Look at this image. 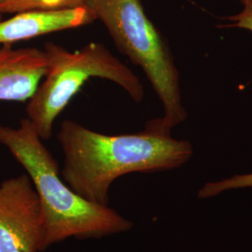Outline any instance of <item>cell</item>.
I'll use <instances>...</instances> for the list:
<instances>
[{
	"label": "cell",
	"instance_id": "1",
	"mask_svg": "<svg viewBox=\"0 0 252 252\" xmlns=\"http://www.w3.org/2000/svg\"><path fill=\"white\" fill-rule=\"evenodd\" d=\"M57 139L64 158L62 179L82 198L100 206H108L109 189L120 177L176 169L193 156L190 142L174 138L159 119L141 132L116 135L65 120Z\"/></svg>",
	"mask_w": 252,
	"mask_h": 252
},
{
	"label": "cell",
	"instance_id": "12",
	"mask_svg": "<svg viewBox=\"0 0 252 252\" xmlns=\"http://www.w3.org/2000/svg\"><path fill=\"white\" fill-rule=\"evenodd\" d=\"M0 20H2V14L0 13Z\"/></svg>",
	"mask_w": 252,
	"mask_h": 252
},
{
	"label": "cell",
	"instance_id": "8",
	"mask_svg": "<svg viewBox=\"0 0 252 252\" xmlns=\"http://www.w3.org/2000/svg\"><path fill=\"white\" fill-rule=\"evenodd\" d=\"M85 2L86 0H0V13L73 9L84 6Z\"/></svg>",
	"mask_w": 252,
	"mask_h": 252
},
{
	"label": "cell",
	"instance_id": "6",
	"mask_svg": "<svg viewBox=\"0 0 252 252\" xmlns=\"http://www.w3.org/2000/svg\"><path fill=\"white\" fill-rule=\"evenodd\" d=\"M47 59L37 48H0V101L25 102L31 98L45 76Z\"/></svg>",
	"mask_w": 252,
	"mask_h": 252
},
{
	"label": "cell",
	"instance_id": "5",
	"mask_svg": "<svg viewBox=\"0 0 252 252\" xmlns=\"http://www.w3.org/2000/svg\"><path fill=\"white\" fill-rule=\"evenodd\" d=\"M45 223L27 174L0 184V252H43Z\"/></svg>",
	"mask_w": 252,
	"mask_h": 252
},
{
	"label": "cell",
	"instance_id": "3",
	"mask_svg": "<svg viewBox=\"0 0 252 252\" xmlns=\"http://www.w3.org/2000/svg\"><path fill=\"white\" fill-rule=\"evenodd\" d=\"M84 6L103 23L118 50L144 72L162 104V127L171 131L182 124L188 114L182 105L180 71L166 39L147 16L141 0H86Z\"/></svg>",
	"mask_w": 252,
	"mask_h": 252
},
{
	"label": "cell",
	"instance_id": "4",
	"mask_svg": "<svg viewBox=\"0 0 252 252\" xmlns=\"http://www.w3.org/2000/svg\"><path fill=\"white\" fill-rule=\"evenodd\" d=\"M43 51L47 59L45 76L27 105V119L42 140L51 138L55 120L92 78L116 83L136 103L143 100L140 80L102 43L91 42L81 50L69 52L47 42Z\"/></svg>",
	"mask_w": 252,
	"mask_h": 252
},
{
	"label": "cell",
	"instance_id": "9",
	"mask_svg": "<svg viewBox=\"0 0 252 252\" xmlns=\"http://www.w3.org/2000/svg\"><path fill=\"white\" fill-rule=\"evenodd\" d=\"M247 188H252V173L234 175L223 180L207 182L199 189L198 198L202 200L212 198L227 190Z\"/></svg>",
	"mask_w": 252,
	"mask_h": 252
},
{
	"label": "cell",
	"instance_id": "7",
	"mask_svg": "<svg viewBox=\"0 0 252 252\" xmlns=\"http://www.w3.org/2000/svg\"><path fill=\"white\" fill-rule=\"evenodd\" d=\"M95 20L86 6L18 12L8 20H0V44L12 45L36 36L84 27Z\"/></svg>",
	"mask_w": 252,
	"mask_h": 252
},
{
	"label": "cell",
	"instance_id": "2",
	"mask_svg": "<svg viewBox=\"0 0 252 252\" xmlns=\"http://www.w3.org/2000/svg\"><path fill=\"white\" fill-rule=\"evenodd\" d=\"M29 119L17 128L0 126V144L23 165L32 181L44 217L45 252L68 238L97 239L126 233L133 222L108 206L82 198L62 179L58 162Z\"/></svg>",
	"mask_w": 252,
	"mask_h": 252
},
{
	"label": "cell",
	"instance_id": "10",
	"mask_svg": "<svg viewBox=\"0 0 252 252\" xmlns=\"http://www.w3.org/2000/svg\"><path fill=\"white\" fill-rule=\"evenodd\" d=\"M237 26L240 29L252 32V6L245 8L240 12L237 19Z\"/></svg>",
	"mask_w": 252,
	"mask_h": 252
},
{
	"label": "cell",
	"instance_id": "11",
	"mask_svg": "<svg viewBox=\"0 0 252 252\" xmlns=\"http://www.w3.org/2000/svg\"><path fill=\"white\" fill-rule=\"evenodd\" d=\"M240 2V4L243 7H247V6H252V0H238Z\"/></svg>",
	"mask_w": 252,
	"mask_h": 252
}]
</instances>
